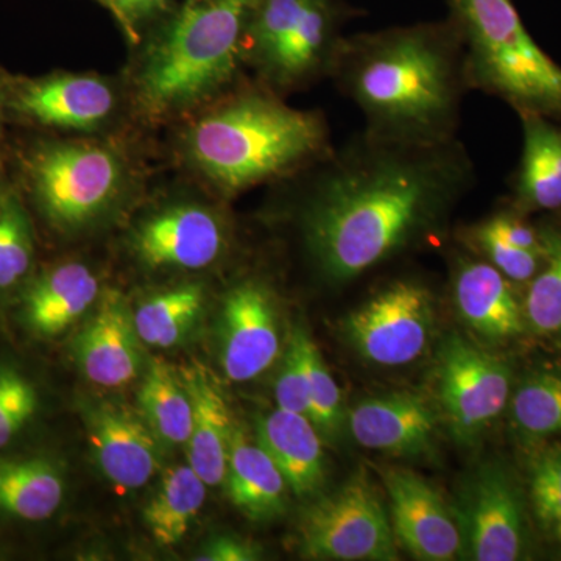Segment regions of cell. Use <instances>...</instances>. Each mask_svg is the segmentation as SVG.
I'll use <instances>...</instances> for the list:
<instances>
[{"label": "cell", "instance_id": "1", "mask_svg": "<svg viewBox=\"0 0 561 561\" xmlns=\"http://www.w3.org/2000/svg\"><path fill=\"white\" fill-rule=\"evenodd\" d=\"M302 172L295 219L313 272L330 286L353 283L438 230L478 180L460 138L420 146L365 130Z\"/></svg>", "mask_w": 561, "mask_h": 561}, {"label": "cell", "instance_id": "2", "mask_svg": "<svg viewBox=\"0 0 561 561\" xmlns=\"http://www.w3.org/2000/svg\"><path fill=\"white\" fill-rule=\"evenodd\" d=\"M331 79L370 135L420 146L459 138L471 88L451 20L348 35Z\"/></svg>", "mask_w": 561, "mask_h": 561}, {"label": "cell", "instance_id": "3", "mask_svg": "<svg viewBox=\"0 0 561 561\" xmlns=\"http://www.w3.org/2000/svg\"><path fill=\"white\" fill-rule=\"evenodd\" d=\"M332 149L327 117L271 88L247 90L192 125L186 153L225 194L290 179Z\"/></svg>", "mask_w": 561, "mask_h": 561}, {"label": "cell", "instance_id": "4", "mask_svg": "<svg viewBox=\"0 0 561 561\" xmlns=\"http://www.w3.org/2000/svg\"><path fill=\"white\" fill-rule=\"evenodd\" d=\"M254 0H210L184 7L153 39L136 79L140 106L171 116L217 94L243 58Z\"/></svg>", "mask_w": 561, "mask_h": 561}, {"label": "cell", "instance_id": "5", "mask_svg": "<svg viewBox=\"0 0 561 561\" xmlns=\"http://www.w3.org/2000/svg\"><path fill=\"white\" fill-rule=\"evenodd\" d=\"M471 91L561 125V66L531 38L512 0H449Z\"/></svg>", "mask_w": 561, "mask_h": 561}, {"label": "cell", "instance_id": "6", "mask_svg": "<svg viewBox=\"0 0 561 561\" xmlns=\"http://www.w3.org/2000/svg\"><path fill=\"white\" fill-rule=\"evenodd\" d=\"M331 0H254L242 54L272 91L332 76L346 36Z\"/></svg>", "mask_w": 561, "mask_h": 561}, {"label": "cell", "instance_id": "7", "mask_svg": "<svg viewBox=\"0 0 561 561\" xmlns=\"http://www.w3.org/2000/svg\"><path fill=\"white\" fill-rule=\"evenodd\" d=\"M25 171L39 209L61 231L101 219L127 183L124 161L101 144H44L32 151Z\"/></svg>", "mask_w": 561, "mask_h": 561}, {"label": "cell", "instance_id": "8", "mask_svg": "<svg viewBox=\"0 0 561 561\" xmlns=\"http://www.w3.org/2000/svg\"><path fill=\"white\" fill-rule=\"evenodd\" d=\"M298 551L311 560L394 561L400 559L389 513L365 468L302 513Z\"/></svg>", "mask_w": 561, "mask_h": 561}, {"label": "cell", "instance_id": "9", "mask_svg": "<svg viewBox=\"0 0 561 561\" xmlns=\"http://www.w3.org/2000/svg\"><path fill=\"white\" fill-rule=\"evenodd\" d=\"M434 294L423 280L404 276L379 287L345 320V334L362 359L379 367L412 364L430 346Z\"/></svg>", "mask_w": 561, "mask_h": 561}, {"label": "cell", "instance_id": "10", "mask_svg": "<svg viewBox=\"0 0 561 561\" xmlns=\"http://www.w3.org/2000/svg\"><path fill=\"white\" fill-rule=\"evenodd\" d=\"M435 368L438 400L454 438L474 445L507 408L511 367L496 354L451 334L442 342Z\"/></svg>", "mask_w": 561, "mask_h": 561}, {"label": "cell", "instance_id": "11", "mask_svg": "<svg viewBox=\"0 0 561 561\" xmlns=\"http://www.w3.org/2000/svg\"><path fill=\"white\" fill-rule=\"evenodd\" d=\"M463 556L476 561H516L529 551L522 485L501 461H486L463 483L456 511Z\"/></svg>", "mask_w": 561, "mask_h": 561}, {"label": "cell", "instance_id": "12", "mask_svg": "<svg viewBox=\"0 0 561 561\" xmlns=\"http://www.w3.org/2000/svg\"><path fill=\"white\" fill-rule=\"evenodd\" d=\"M131 249L150 271H202L224 256L228 228L216 210L179 203L140 220Z\"/></svg>", "mask_w": 561, "mask_h": 561}, {"label": "cell", "instance_id": "13", "mask_svg": "<svg viewBox=\"0 0 561 561\" xmlns=\"http://www.w3.org/2000/svg\"><path fill=\"white\" fill-rule=\"evenodd\" d=\"M220 365L232 382H249L278 359V308L267 284L243 279L236 284L220 311Z\"/></svg>", "mask_w": 561, "mask_h": 561}, {"label": "cell", "instance_id": "14", "mask_svg": "<svg viewBox=\"0 0 561 561\" xmlns=\"http://www.w3.org/2000/svg\"><path fill=\"white\" fill-rule=\"evenodd\" d=\"M394 538L416 560L449 561L463 556L456 513L426 479L405 468L383 467Z\"/></svg>", "mask_w": 561, "mask_h": 561}, {"label": "cell", "instance_id": "15", "mask_svg": "<svg viewBox=\"0 0 561 561\" xmlns=\"http://www.w3.org/2000/svg\"><path fill=\"white\" fill-rule=\"evenodd\" d=\"M84 423L95 463L114 485L142 489L160 471L162 443L140 413L99 401L84 408Z\"/></svg>", "mask_w": 561, "mask_h": 561}, {"label": "cell", "instance_id": "16", "mask_svg": "<svg viewBox=\"0 0 561 561\" xmlns=\"http://www.w3.org/2000/svg\"><path fill=\"white\" fill-rule=\"evenodd\" d=\"M140 345L130 306L119 291L108 290L77 335L73 354L88 381L103 389H121L142 375Z\"/></svg>", "mask_w": 561, "mask_h": 561}, {"label": "cell", "instance_id": "17", "mask_svg": "<svg viewBox=\"0 0 561 561\" xmlns=\"http://www.w3.org/2000/svg\"><path fill=\"white\" fill-rule=\"evenodd\" d=\"M438 416L412 391H393L360 401L350 413L354 440L373 451L424 457L434 449Z\"/></svg>", "mask_w": 561, "mask_h": 561}, {"label": "cell", "instance_id": "18", "mask_svg": "<svg viewBox=\"0 0 561 561\" xmlns=\"http://www.w3.org/2000/svg\"><path fill=\"white\" fill-rule=\"evenodd\" d=\"M453 298L465 323L489 341H511L527 331L515 284L471 251L453 264Z\"/></svg>", "mask_w": 561, "mask_h": 561}, {"label": "cell", "instance_id": "19", "mask_svg": "<svg viewBox=\"0 0 561 561\" xmlns=\"http://www.w3.org/2000/svg\"><path fill=\"white\" fill-rule=\"evenodd\" d=\"M13 105L47 127L90 131L110 119L116 110V94L101 77L58 73L22 84Z\"/></svg>", "mask_w": 561, "mask_h": 561}, {"label": "cell", "instance_id": "20", "mask_svg": "<svg viewBox=\"0 0 561 561\" xmlns=\"http://www.w3.org/2000/svg\"><path fill=\"white\" fill-rule=\"evenodd\" d=\"M191 398L192 424L187 463L208 486L225 482L236 424L216 376L202 362L180 370Z\"/></svg>", "mask_w": 561, "mask_h": 561}, {"label": "cell", "instance_id": "21", "mask_svg": "<svg viewBox=\"0 0 561 561\" xmlns=\"http://www.w3.org/2000/svg\"><path fill=\"white\" fill-rule=\"evenodd\" d=\"M254 438L283 472L295 496H319L328 479L327 457L321 434L308 416L276 408L257 416Z\"/></svg>", "mask_w": 561, "mask_h": 561}, {"label": "cell", "instance_id": "22", "mask_svg": "<svg viewBox=\"0 0 561 561\" xmlns=\"http://www.w3.org/2000/svg\"><path fill=\"white\" fill-rule=\"evenodd\" d=\"M101 283L81 262H65L39 276L22 300V319L39 337H57L81 319L98 298Z\"/></svg>", "mask_w": 561, "mask_h": 561}, {"label": "cell", "instance_id": "23", "mask_svg": "<svg viewBox=\"0 0 561 561\" xmlns=\"http://www.w3.org/2000/svg\"><path fill=\"white\" fill-rule=\"evenodd\" d=\"M523 153L508 205L519 213L561 210V125L537 114L519 116Z\"/></svg>", "mask_w": 561, "mask_h": 561}, {"label": "cell", "instance_id": "24", "mask_svg": "<svg viewBox=\"0 0 561 561\" xmlns=\"http://www.w3.org/2000/svg\"><path fill=\"white\" fill-rule=\"evenodd\" d=\"M225 483L232 505L251 522H271L286 511L290 489L283 472L241 426L232 437Z\"/></svg>", "mask_w": 561, "mask_h": 561}, {"label": "cell", "instance_id": "25", "mask_svg": "<svg viewBox=\"0 0 561 561\" xmlns=\"http://www.w3.org/2000/svg\"><path fill=\"white\" fill-rule=\"evenodd\" d=\"M65 500V478L54 461L0 459V513L22 522H44Z\"/></svg>", "mask_w": 561, "mask_h": 561}, {"label": "cell", "instance_id": "26", "mask_svg": "<svg viewBox=\"0 0 561 561\" xmlns=\"http://www.w3.org/2000/svg\"><path fill=\"white\" fill-rule=\"evenodd\" d=\"M206 483L190 463L169 468L144 511V523L161 548L183 540L202 512Z\"/></svg>", "mask_w": 561, "mask_h": 561}, {"label": "cell", "instance_id": "27", "mask_svg": "<svg viewBox=\"0 0 561 561\" xmlns=\"http://www.w3.org/2000/svg\"><path fill=\"white\" fill-rule=\"evenodd\" d=\"M140 415L162 445L181 446L190 440L191 398L180 370L162 359L150 360L139 389Z\"/></svg>", "mask_w": 561, "mask_h": 561}, {"label": "cell", "instance_id": "28", "mask_svg": "<svg viewBox=\"0 0 561 561\" xmlns=\"http://www.w3.org/2000/svg\"><path fill=\"white\" fill-rule=\"evenodd\" d=\"M203 312L205 290L201 284H181L140 301L133 320L144 345L168 350L194 331Z\"/></svg>", "mask_w": 561, "mask_h": 561}, {"label": "cell", "instance_id": "29", "mask_svg": "<svg viewBox=\"0 0 561 561\" xmlns=\"http://www.w3.org/2000/svg\"><path fill=\"white\" fill-rule=\"evenodd\" d=\"M542 241L540 272L527 284L523 301L527 331L561 343V219L538 225Z\"/></svg>", "mask_w": 561, "mask_h": 561}, {"label": "cell", "instance_id": "30", "mask_svg": "<svg viewBox=\"0 0 561 561\" xmlns=\"http://www.w3.org/2000/svg\"><path fill=\"white\" fill-rule=\"evenodd\" d=\"M511 419L524 445L561 435V371L530 373L513 394Z\"/></svg>", "mask_w": 561, "mask_h": 561}, {"label": "cell", "instance_id": "31", "mask_svg": "<svg viewBox=\"0 0 561 561\" xmlns=\"http://www.w3.org/2000/svg\"><path fill=\"white\" fill-rule=\"evenodd\" d=\"M300 345L302 365L308 379L309 419L319 430L321 437L335 438L341 434L345 409L337 382L332 378L327 362L317 348L316 342L305 328L297 327L294 331Z\"/></svg>", "mask_w": 561, "mask_h": 561}, {"label": "cell", "instance_id": "32", "mask_svg": "<svg viewBox=\"0 0 561 561\" xmlns=\"http://www.w3.org/2000/svg\"><path fill=\"white\" fill-rule=\"evenodd\" d=\"M35 242L20 198L0 190V291L20 286L32 268Z\"/></svg>", "mask_w": 561, "mask_h": 561}, {"label": "cell", "instance_id": "33", "mask_svg": "<svg viewBox=\"0 0 561 561\" xmlns=\"http://www.w3.org/2000/svg\"><path fill=\"white\" fill-rule=\"evenodd\" d=\"M468 251L489 262L515 286H527L540 272L542 253L519 249L490 230L483 221L472 225L460 234Z\"/></svg>", "mask_w": 561, "mask_h": 561}, {"label": "cell", "instance_id": "34", "mask_svg": "<svg viewBox=\"0 0 561 561\" xmlns=\"http://www.w3.org/2000/svg\"><path fill=\"white\" fill-rule=\"evenodd\" d=\"M530 502L548 537L561 545V448L537 454L530 468Z\"/></svg>", "mask_w": 561, "mask_h": 561}, {"label": "cell", "instance_id": "35", "mask_svg": "<svg viewBox=\"0 0 561 561\" xmlns=\"http://www.w3.org/2000/svg\"><path fill=\"white\" fill-rule=\"evenodd\" d=\"M38 393L11 365H0V448L9 445L35 415Z\"/></svg>", "mask_w": 561, "mask_h": 561}, {"label": "cell", "instance_id": "36", "mask_svg": "<svg viewBox=\"0 0 561 561\" xmlns=\"http://www.w3.org/2000/svg\"><path fill=\"white\" fill-rule=\"evenodd\" d=\"M276 404L287 412L301 413L309 419L308 379L302 365L300 345L291 332L289 346L280 364L275 386ZM311 420V419H309Z\"/></svg>", "mask_w": 561, "mask_h": 561}, {"label": "cell", "instance_id": "37", "mask_svg": "<svg viewBox=\"0 0 561 561\" xmlns=\"http://www.w3.org/2000/svg\"><path fill=\"white\" fill-rule=\"evenodd\" d=\"M261 559V549L254 542L239 537H217L210 540L195 560L253 561Z\"/></svg>", "mask_w": 561, "mask_h": 561}, {"label": "cell", "instance_id": "38", "mask_svg": "<svg viewBox=\"0 0 561 561\" xmlns=\"http://www.w3.org/2000/svg\"><path fill=\"white\" fill-rule=\"evenodd\" d=\"M168 0H135L131 14L150 13V11L161 9Z\"/></svg>", "mask_w": 561, "mask_h": 561}, {"label": "cell", "instance_id": "39", "mask_svg": "<svg viewBox=\"0 0 561 561\" xmlns=\"http://www.w3.org/2000/svg\"><path fill=\"white\" fill-rule=\"evenodd\" d=\"M114 7H116L117 16L122 21L127 22L128 18L131 16L133 3L135 0H113Z\"/></svg>", "mask_w": 561, "mask_h": 561}, {"label": "cell", "instance_id": "40", "mask_svg": "<svg viewBox=\"0 0 561 561\" xmlns=\"http://www.w3.org/2000/svg\"><path fill=\"white\" fill-rule=\"evenodd\" d=\"M99 2L105 3V5H108L111 10L114 11V13L117 14L116 7H114L113 0H99Z\"/></svg>", "mask_w": 561, "mask_h": 561}]
</instances>
